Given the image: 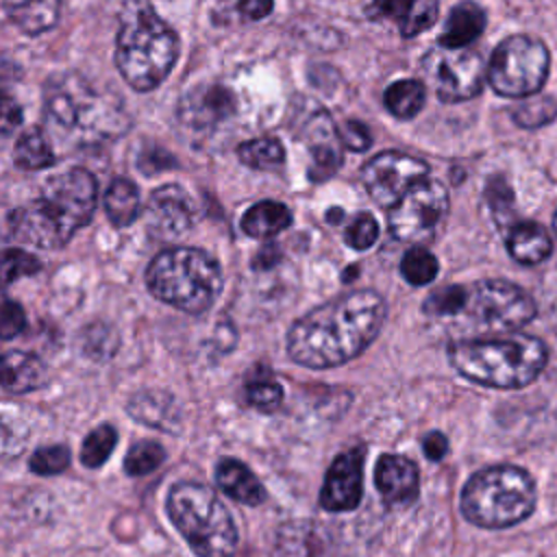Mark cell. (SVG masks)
I'll return each mask as SVG.
<instances>
[{
	"label": "cell",
	"instance_id": "42",
	"mask_svg": "<svg viewBox=\"0 0 557 557\" xmlns=\"http://www.w3.org/2000/svg\"><path fill=\"white\" fill-rule=\"evenodd\" d=\"M485 196L494 209V213H503L509 211V207L513 205V194L507 185V181L503 176H494L490 178L487 187H485Z\"/></svg>",
	"mask_w": 557,
	"mask_h": 557
},
{
	"label": "cell",
	"instance_id": "5",
	"mask_svg": "<svg viewBox=\"0 0 557 557\" xmlns=\"http://www.w3.org/2000/svg\"><path fill=\"white\" fill-rule=\"evenodd\" d=\"M44 113L50 124L83 141L115 137L128 124L120 98L76 72H59L46 81Z\"/></svg>",
	"mask_w": 557,
	"mask_h": 557
},
{
	"label": "cell",
	"instance_id": "45",
	"mask_svg": "<svg viewBox=\"0 0 557 557\" xmlns=\"http://www.w3.org/2000/svg\"><path fill=\"white\" fill-rule=\"evenodd\" d=\"M274 9L272 2H261V0H246V2H239L237 4V11L248 17V20H261L265 17L270 11Z\"/></svg>",
	"mask_w": 557,
	"mask_h": 557
},
{
	"label": "cell",
	"instance_id": "26",
	"mask_svg": "<svg viewBox=\"0 0 557 557\" xmlns=\"http://www.w3.org/2000/svg\"><path fill=\"white\" fill-rule=\"evenodd\" d=\"M61 4L57 0H39V2H7V15L28 35H39L57 24Z\"/></svg>",
	"mask_w": 557,
	"mask_h": 557
},
{
	"label": "cell",
	"instance_id": "12",
	"mask_svg": "<svg viewBox=\"0 0 557 557\" xmlns=\"http://www.w3.org/2000/svg\"><path fill=\"white\" fill-rule=\"evenodd\" d=\"M429 165L407 152L387 150L361 168V183L368 196L383 209H392L413 185L429 178Z\"/></svg>",
	"mask_w": 557,
	"mask_h": 557
},
{
	"label": "cell",
	"instance_id": "25",
	"mask_svg": "<svg viewBox=\"0 0 557 557\" xmlns=\"http://www.w3.org/2000/svg\"><path fill=\"white\" fill-rule=\"evenodd\" d=\"M107 218L115 226H131L139 211H141V200H139V189L133 181L128 178H115L102 198Z\"/></svg>",
	"mask_w": 557,
	"mask_h": 557
},
{
	"label": "cell",
	"instance_id": "39",
	"mask_svg": "<svg viewBox=\"0 0 557 557\" xmlns=\"http://www.w3.org/2000/svg\"><path fill=\"white\" fill-rule=\"evenodd\" d=\"M555 115H557V104L550 98L527 100L513 113V117L520 126H540V124L550 122Z\"/></svg>",
	"mask_w": 557,
	"mask_h": 557
},
{
	"label": "cell",
	"instance_id": "3",
	"mask_svg": "<svg viewBox=\"0 0 557 557\" xmlns=\"http://www.w3.org/2000/svg\"><path fill=\"white\" fill-rule=\"evenodd\" d=\"M453 368L479 385L516 389L533 383L548 361V348L540 337L509 333L505 337L459 339L448 346Z\"/></svg>",
	"mask_w": 557,
	"mask_h": 557
},
{
	"label": "cell",
	"instance_id": "35",
	"mask_svg": "<svg viewBox=\"0 0 557 557\" xmlns=\"http://www.w3.org/2000/svg\"><path fill=\"white\" fill-rule=\"evenodd\" d=\"M437 11H440V4L433 2V0L409 2L405 15L398 22L400 35L403 37H413V35H420L422 30L431 28L433 22L437 20Z\"/></svg>",
	"mask_w": 557,
	"mask_h": 557
},
{
	"label": "cell",
	"instance_id": "18",
	"mask_svg": "<svg viewBox=\"0 0 557 557\" xmlns=\"http://www.w3.org/2000/svg\"><path fill=\"white\" fill-rule=\"evenodd\" d=\"M148 213L152 226L163 235H183L196 218V207L178 185H161L150 194Z\"/></svg>",
	"mask_w": 557,
	"mask_h": 557
},
{
	"label": "cell",
	"instance_id": "13",
	"mask_svg": "<svg viewBox=\"0 0 557 557\" xmlns=\"http://www.w3.org/2000/svg\"><path fill=\"white\" fill-rule=\"evenodd\" d=\"M424 72L444 102H463L481 94L487 67L479 52L433 50L424 59Z\"/></svg>",
	"mask_w": 557,
	"mask_h": 557
},
{
	"label": "cell",
	"instance_id": "17",
	"mask_svg": "<svg viewBox=\"0 0 557 557\" xmlns=\"http://www.w3.org/2000/svg\"><path fill=\"white\" fill-rule=\"evenodd\" d=\"M305 141L311 154L309 178L324 181L337 172L342 165V139L339 128L333 126V120L326 113H315L307 124Z\"/></svg>",
	"mask_w": 557,
	"mask_h": 557
},
{
	"label": "cell",
	"instance_id": "11",
	"mask_svg": "<svg viewBox=\"0 0 557 557\" xmlns=\"http://www.w3.org/2000/svg\"><path fill=\"white\" fill-rule=\"evenodd\" d=\"M448 191L435 178L413 185L387 213L389 233L400 242L422 244L431 239L448 215Z\"/></svg>",
	"mask_w": 557,
	"mask_h": 557
},
{
	"label": "cell",
	"instance_id": "40",
	"mask_svg": "<svg viewBox=\"0 0 557 557\" xmlns=\"http://www.w3.org/2000/svg\"><path fill=\"white\" fill-rule=\"evenodd\" d=\"M26 326V315H24V309L11 300V298H4L2 300V309H0V331H2V339H11L15 337L17 333H22Z\"/></svg>",
	"mask_w": 557,
	"mask_h": 557
},
{
	"label": "cell",
	"instance_id": "29",
	"mask_svg": "<svg viewBox=\"0 0 557 557\" xmlns=\"http://www.w3.org/2000/svg\"><path fill=\"white\" fill-rule=\"evenodd\" d=\"M237 157L252 170H276L285 159V148L274 137H257L237 146Z\"/></svg>",
	"mask_w": 557,
	"mask_h": 557
},
{
	"label": "cell",
	"instance_id": "38",
	"mask_svg": "<svg viewBox=\"0 0 557 557\" xmlns=\"http://www.w3.org/2000/svg\"><path fill=\"white\" fill-rule=\"evenodd\" d=\"M379 237V224L370 213H357L344 233V239L350 248L355 250H366L370 248Z\"/></svg>",
	"mask_w": 557,
	"mask_h": 557
},
{
	"label": "cell",
	"instance_id": "10",
	"mask_svg": "<svg viewBox=\"0 0 557 557\" xmlns=\"http://www.w3.org/2000/svg\"><path fill=\"white\" fill-rule=\"evenodd\" d=\"M533 298L516 283L500 278H485L468 285L466 307L461 313L487 331L513 333L535 318Z\"/></svg>",
	"mask_w": 557,
	"mask_h": 557
},
{
	"label": "cell",
	"instance_id": "19",
	"mask_svg": "<svg viewBox=\"0 0 557 557\" xmlns=\"http://www.w3.org/2000/svg\"><path fill=\"white\" fill-rule=\"evenodd\" d=\"M126 411L133 420L141 422L150 429H159V431H168V433L178 431L181 420H183L176 398L163 389L135 392L131 396V400L126 403Z\"/></svg>",
	"mask_w": 557,
	"mask_h": 557
},
{
	"label": "cell",
	"instance_id": "16",
	"mask_svg": "<svg viewBox=\"0 0 557 557\" xmlns=\"http://www.w3.org/2000/svg\"><path fill=\"white\" fill-rule=\"evenodd\" d=\"M235 96L224 85H205L189 91L181 107L178 115L191 128H207L224 122L235 113Z\"/></svg>",
	"mask_w": 557,
	"mask_h": 557
},
{
	"label": "cell",
	"instance_id": "37",
	"mask_svg": "<svg viewBox=\"0 0 557 557\" xmlns=\"http://www.w3.org/2000/svg\"><path fill=\"white\" fill-rule=\"evenodd\" d=\"M41 270V263L35 255L22 250V248H9L2 255V276L4 283H13L20 276H28Z\"/></svg>",
	"mask_w": 557,
	"mask_h": 557
},
{
	"label": "cell",
	"instance_id": "7",
	"mask_svg": "<svg viewBox=\"0 0 557 557\" xmlns=\"http://www.w3.org/2000/svg\"><path fill=\"white\" fill-rule=\"evenodd\" d=\"M146 285L161 302L198 315L215 302L222 289V270L200 248H165L150 261Z\"/></svg>",
	"mask_w": 557,
	"mask_h": 557
},
{
	"label": "cell",
	"instance_id": "33",
	"mask_svg": "<svg viewBox=\"0 0 557 557\" xmlns=\"http://www.w3.org/2000/svg\"><path fill=\"white\" fill-rule=\"evenodd\" d=\"M466 296H468L466 285H446V287H440L433 294H429L422 309H424V313L437 315V318L457 315L466 307Z\"/></svg>",
	"mask_w": 557,
	"mask_h": 557
},
{
	"label": "cell",
	"instance_id": "23",
	"mask_svg": "<svg viewBox=\"0 0 557 557\" xmlns=\"http://www.w3.org/2000/svg\"><path fill=\"white\" fill-rule=\"evenodd\" d=\"M485 28V11L474 2H461L450 9L440 44L446 50H459L472 44Z\"/></svg>",
	"mask_w": 557,
	"mask_h": 557
},
{
	"label": "cell",
	"instance_id": "1",
	"mask_svg": "<svg viewBox=\"0 0 557 557\" xmlns=\"http://www.w3.org/2000/svg\"><path fill=\"white\" fill-rule=\"evenodd\" d=\"M383 320L385 300L379 292H348L296 320L287 333V352L307 368L342 366L374 342Z\"/></svg>",
	"mask_w": 557,
	"mask_h": 557
},
{
	"label": "cell",
	"instance_id": "34",
	"mask_svg": "<svg viewBox=\"0 0 557 557\" xmlns=\"http://www.w3.org/2000/svg\"><path fill=\"white\" fill-rule=\"evenodd\" d=\"M244 396H246V403L263 413H272L278 409L281 400H283V387L270 379V376H257V379H250L244 387Z\"/></svg>",
	"mask_w": 557,
	"mask_h": 557
},
{
	"label": "cell",
	"instance_id": "31",
	"mask_svg": "<svg viewBox=\"0 0 557 557\" xmlns=\"http://www.w3.org/2000/svg\"><path fill=\"white\" fill-rule=\"evenodd\" d=\"M440 272V263L435 255H431L422 246H413L405 252L400 261V274L411 285H429Z\"/></svg>",
	"mask_w": 557,
	"mask_h": 557
},
{
	"label": "cell",
	"instance_id": "28",
	"mask_svg": "<svg viewBox=\"0 0 557 557\" xmlns=\"http://www.w3.org/2000/svg\"><path fill=\"white\" fill-rule=\"evenodd\" d=\"M13 159L22 170H44L54 163V150L41 128H28L17 137Z\"/></svg>",
	"mask_w": 557,
	"mask_h": 557
},
{
	"label": "cell",
	"instance_id": "43",
	"mask_svg": "<svg viewBox=\"0 0 557 557\" xmlns=\"http://www.w3.org/2000/svg\"><path fill=\"white\" fill-rule=\"evenodd\" d=\"M422 450H424V455H426L431 461H440V459L448 453V440H446V435L440 433V431L429 433V435L424 437V442H422Z\"/></svg>",
	"mask_w": 557,
	"mask_h": 557
},
{
	"label": "cell",
	"instance_id": "2",
	"mask_svg": "<svg viewBox=\"0 0 557 557\" xmlns=\"http://www.w3.org/2000/svg\"><path fill=\"white\" fill-rule=\"evenodd\" d=\"M96 194V178L87 170L61 172L46 181L37 196L13 209L11 235L39 248H61L91 220Z\"/></svg>",
	"mask_w": 557,
	"mask_h": 557
},
{
	"label": "cell",
	"instance_id": "36",
	"mask_svg": "<svg viewBox=\"0 0 557 557\" xmlns=\"http://www.w3.org/2000/svg\"><path fill=\"white\" fill-rule=\"evenodd\" d=\"M28 466H30V470H33L35 474H41V476L61 474V472L67 470V466H70V448L63 446V444L37 448V450L30 455Z\"/></svg>",
	"mask_w": 557,
	"mask_h": 557
},
{
	"label": "cell",
	"instance_id": "15",
	"mask_svg": "<svg viewBox=\"0 0 557 557\" xmlns=\"http://www.w3.org/2000/svg\"><path fill=\"white\" fill-rule=\"evenodd\" d=\"M374 485L389 507H403L418 498V466L403 455H381L374 466Z\"/></svg>",
	"mask_w": 557,
	"mask_h": 557
},
{
	"label": "cell",
	"instance_id": "4",
	"mask_svg": "<svg viewBox=\"0 0 557 557\" xmlns=\"http://www.w3.org/2000/svg\"><path fill=\"white\" fill-rule=\"evenodd\" d=\"M178 57V35L148 2H128L120 13L115 65L137 91L161 85Z\"/></svg>",
	"mask_w": 557,
	"mask_h": 557
},
{
	"label": "cell",
	"instance_id": "44",
	"mask_svg": "<svg viewBox=\"0 0 557 557\" xmlns=\"http://www.w3.org/2000/svg\"><path fill=\"white\" fill-rule=\"evenodd\" d=\"M22 122V109L9 96L2 98V133L9 135Z\"/></svg>",
	"mask_w": 557,
	"mask_h": 557
},
{
	"label": "cell",
	"instance_id": "46",
	"mask_svg": "<svg viewBox=\"0 0 557 557\" xmlns=\"http://www.w3.org/2000/svg\"><path fill=\"white\" fill-rule=\"evenodd\" d=\"M278 259H281V250L274 246V244H265L257 255H255V261H252V265L259 270H268V268H272V265H276L278 263Z\"/></svg>",
	"mask_w": 557,
	"mask_h": 557
},
{
	"label": "cell",
	"instance_id": "21",
	"mask_svg": "<svg viewBox=\"0 0 557 557\" xmlns=\"http://www.w3.org/2000/svg\"><path fill=\"white\" fill-rule=\"evenodd\" d=\"M215 483L226 496L244 505H261L265 498V490L252 474V470L233 457H224L218 461Z\"/></svg>",
	"mask_w": 557,
	"mask_h": 557
},
{
	"label": "cell",
	"instance_id": "22",
	"mask_svg": "<svg viewBox=\"0 0 557 557\" xmlns=\"http://www.w3.org/2000/svg\"><path fill=\"white\" fill-rule=\"evenodd\" d=\"M505 244H507V252L522 265H535L544 261L553 250L546 228L540 226L537 222L511 224L505 235Z\"/></svg>",
	"mask_w": 557,
	"mask_h": 557
},
{
	"label": "cell",
	"instance_id": "24",
	"mask_svg": "<svg viewBox=\"0 0 557 557\" xmlns=\"http://www.w3.org/2000/svg\"><path fill=\"white\" fill-rule=\"evenodd\" d=\"M292 224V211L276 200H261L255 202L242 215V231L250 237L263 239L285 231Z\"/></svg>",
	"mask_w": 557,
	"mask_h": 557
},
{
	"label": "cell",
	"instance_id": "9",
	"mask_svg": "<svg viewBox=\"0 0 557 557\" xmlns=\"http://www.w3.org/2000/svg\"><path fill=\"white\" fill-rule=\"evenodd\" d=\"M548 48L529 35H511L503 39L490 59L487 81L492 89L505 98H524L544 85L548 76Z\"/></svg>",
	"mask_w": 557,
	"mask_h": 557
},
{
	"label": "cell",
	"instance_id": "32",
	"mask_svg": "<svg viewBox=\"0 0 557 557\" xmlns=\"http://www.w3.org/2000/svg\"><path fill=\"white\" fill-rule=\"evenodd\" d=\"M165 459V450L154 440H141L133 444L124 459V470L131 476H144L152 470H157Z\"/></svg>",
	"mask_w": 557,
	"mask_h": 557
},
{
	"label": "cell",
	"instance_id": "20",
	"mask_svg": "<svg viewBox=\"0 0 557 557\" xmlns=\"http://www.w3.org/2000/svg\"><path fill=\"white\" fill-rule=\"evenodd\" d=\"M48 381L46 363L24 350H7L2 355V385L7 392L26 394L44 387Z\"/></svg>",
	"mask_w": 557,
	"mask_h": 557
},
{
	"label": "cell",
	"instance_id": "8",
	"mask_svg": "<svg viewBox=\"0 0 557 557\" xmlns=\"http://www.w3.org/2000/svg\"><path fill=\"white\" fill-rule=\"evenodd\" d=\"M165 509L198 557L235 555L239 544L237 527L231 511L211 487L194 481H181L170 490Z\"/></svg>",
	"mask_w": 557,
	"mask_h": 557
},
{
	"label": "cell",
	"instance_id": "47",
	"mask_svg": "<svg viewBox=\"0 0 557 557\" xmlns=\"http://www.w3.org/2000/svg\"><path fill=\"white\" fill-rule=\"evenodd\" d=\"M553 224H555V233H557V213H555V222Z\"/></svg>",
	"mask_w": 557,
	"mask_h": 557
},
{
	"label": "cell",
	"instance_id": "30",
	"mask_svg": "<svg viewBox=\"0 0 557 557\" xmlns=\"http://www.w3.org/2000/svg\"><path fill=\"white\" fill-rule=\"evenodd\" d=\"M117 433L111 424H100L87 433L81 446V461L87 468H100L113 453Z\"/></svg>",
	"mask_w": 557,
	"mask_h": 557
},
{
	"label": "cell",
	"instance_id": "41",
	"mask_svg": "<svg viewBox=\"0 0 557 557\" xmlns=\"http://www.w3.org/2000/svg\"><path fill=\"white\" fill-rule=\"evenodd\" d=\"M339 139H342V146L348 148V150H355V152H363L370 148L372 144V137H370V131L366 124H361L359 120H348L342 128H339Z\"/></svg>",
	"mask_w": 557,
	"mask_h": 557
},
{
	"label": "cell",
	"instance_id": "27",
	"mask_svg": "<svg viewBox=\"0 0 557 557\" xmlns=\"http://www.w3.org/2000/svg\"><path fill=\"white\" fill-rule=\"evenodd\" d=\"M424 98H426V89L420 81L416 78H403V81H396L392 83L387 89H385V96H383V102H385V109L398 117V120H411L413 115H418V111L422 109L424 104Z\"/></svg>",
	"mask_w": 557,
	"mask_h": 557
},
{
	"label": "cell",
	"instance_id": "14",
	"mask_svg": "<svg viewBox=\"0 0 557 557\" xmlns=\"http://www.w3.org/2000/svg\"><path fill=\"white\" fill-rule=\"evenodd\" d=\"M363 446L346 450L333 459L326 470L320 505L326 511H350L361 503L363 494Z\"/></svg>",
	"mask_w": 557,
	"mask_h": 557
},
{
	"label": "cell",
	"instance_id": "6",
	"mask_svg": "<svg viewBox=\"0 0 557 557\" xmlns=\"http://www.w3.org/2000/svg\"><path fill=\"white\" fill-rule=\"evenodd\" d=\"M461 513L483 529H507L535 509V481L518 466H490L474 472L461 490Z\"/></svg>",
	"mask_w": 557,
	"mask_h": 557
}]
</instances>
